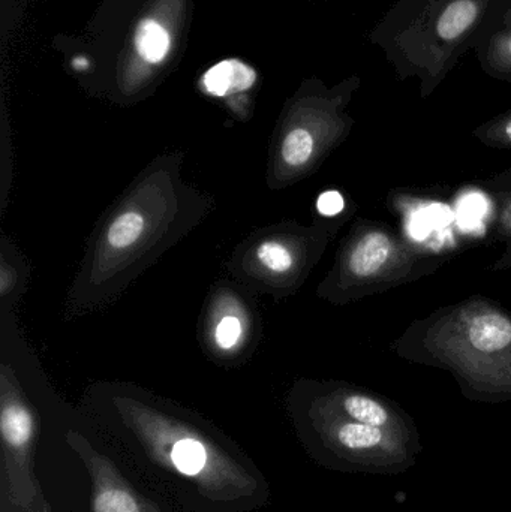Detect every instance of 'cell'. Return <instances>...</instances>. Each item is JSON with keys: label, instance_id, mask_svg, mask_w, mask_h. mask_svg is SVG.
Returning a JSON list of instances; mask_svg holds the SVG:
<instances>
[{"label": "cell", "instance_id": "obj_16", "mask_svg": "<svg viewBox=\"0 0 511 512\" xmlns=\"http://www.w3.org/2000/svg\"><path fill=\"white\" fill-rule=\"evenodd\" d=\"M344 206V198L336 191L324 192L317 201L318 212L324 216L339 215L344 210Z\"/></svg>", "mask_w": 511, "mask_h": 512}, {"label": "cell", "instance_id": "obj_17", "mask_svg": "<svg viewBox=\"0 0 511 512\" xmlns=\"http://www.w3.org/2000/svg\"><path fill=\"white\" fill-rule=\"evenodd\" d=\"M494 23L500 24L506 29H511V0H501Z\"/></svg>", "mask_w": 511, "mask_h": 512}, {"label": "cell", "instance_id": "obj_7", "mask_svg": "<svg viewBox=\"0 0 511 512\" xmlns=\"http://www.w3.org/2000/svg\"><path fill=\"white\" fill-rule=\"evenodd\" d=\"M473 50L486 74L511 81V29L492 21Z\"/></svg>", "mask_w": 511, "mask_h": 512}, {"label": "cell", "instance_id": "obj_6", "mask_svg": "<svg viewBox=\"0 0 511 512\" xmlns=\"http://www.w3.org/2000/svg\"><path fill=\"white\" fill-rule=\"evenodd\" d=\"M257 72L240 59H224L207 69L201 77V89L215 98H227L251 89Z\"/></svg>", "mask_w": 511, "mask_h": 512}, {"label": "cell", "instance_id": "obj_8", "mask_svg": "<svg viewBox=\"0 0 511 512\" xmlns=\"http://www.w3.org/2000/svg\"><path fill=\"white\" fill-rule=\"evenodd\" d=\"M468 339L477 351H501L511 343V322L500 313H482L471 321Z\"/></svg>", "mask_w": 511, "mask_h": 512}, {"label": "cell", "instance_id": "obj_3", "mask_svg": "<svg viewBox=\"0 0 511 512\" xmlns=\"http://www.w3.org/2000/svg\"><path fill=\"white\" fill-rule=\"evenodd\" d=\"M0 441V512H51L36 477L38 421L12 391L2 394Z\"/></svg>", "mask_w": 511, "mask_h": 512}, {"label": "cell", "instance_id": "obj_11", "mask_svg": "<svg viewBox=\"0 0 511 512\" xmlns=\"http://www.w3.org/2000/svg\"><path fill=\"white\" fill-rule=\"evenodd\" d=\"M315 149L312 132L303 126H296L284 137L281 146V156L285 164L297 168L305 165L311 159Z\"/></svg>", "mask_w": 511, "mask_h": 512}, {"label": "cell", "instance_id": "obj_2", "mask_svg": "<svg viewBox=\"0 0 511 512\" xmlns=\"http://www.w3.org/2000/svg\"><path fill=\"white\" fill-rule=\"evenodd\" d=\"M501 0H398L368 38L401 80L419 77L429 95L491 26Z\"/></svg>", "mask_w": 511, "mask_h": 512}, {"label": "cell", "instance_id": "obj_12", "mask_svg": "<svg viewBox=\"0 0 511 512\" xmlns=\"http://www.w3.org/2000/svg\"><path fill=\"white\" fill-rule=\"evenodd\" d=\"M336 441L350 451L369 450L383 441L380 427L362 423H345L336 430Z\"/></svg>", "mask_w": 511, "mask_h": 512}, {"label": "cell", "instance_id": "obj_18", "mask_svg": "<svg viewBox=\"0 0 511 512\" xmlns=\"http://www.w3.org/2000/svg\"><path fill=\"white\" fill-rule=\"evenodd\" d=\"M501 128H503L504 137L511 141V113L509 114V117L501 123Z\"/></svg>", "mask_w": 511, "mask_h": 512}, {"label": "cell", "instance_id": "obj_19", "mask_svg": "<svg viewBox=\"0 0 511 512\" xmlns=\"http://www.w3.org/2000/svg\"><path fill=\"white\" fill-rule=\"evenodd\" d=\"M72 65H74L75 69H78V71H83V69H87V66H89V62H87L86 57H77V59L72 60Z\"/></svg>", "mask_w": 511, "mask_h": 512}, {"label": "cell", "instance_id": "obj_4", "mask_svg": "<svg viewBox=\"0 0 511 512\" xmlns=\"http://www.w3.org/2000/svg\"><path fill=\"white\" fill-rule=\"evenodd\" d=\"M69 447L83 460L90 478V510L92 512H165L158 502L134 489L119 466L99 453L78 433H69Z\"/></svg>", "mask_w": 511, "mask_h": 512}, {"label": "cell", "instance_id": "obj_9", "mask_svg": "<svg viewBox=\"0 0 511 512\" xmlns=\"http://www.w3.org/2000/svg\"><path fill=\"white\" fill-rule=\"evenodd\" d=\"M392 242L383 233H371L360 240L350 258V268L356 276L369 277L378 273L389 259Z\"/></svg>", "mask_w": 511, "mask_h": 512}, {"label": "cell", "instance_id": "obj_1", "mask_svg": "<svg viewBox=\"0 0 511 512\" xmlns=\"http://www.w3.org/2000/svg\"><path fill=\"white\" fill-rule=\"evenodd\" d=\"M116 432L188 510L246 512L269 501L264 475L228 438L204 423L150 408L123 409Z\"/></svg>", "mask_w": 511, "mask_h": 512}, {"label": "cell", "instance_id": "obj_10", "mask_svg": "<svg viewBox=\"0 0 511 512\" xmlns=\"http://www.w3.org/2000/svg\"><path fill=\"white\" fill-rule=\"evenodd\" d=\"M146 231V219L137 210L120 213L107 231V245L113 251H126L132 248Z\"/></svg>", "mask_w": 511, "mask_h": 512}, {"label": "cell", "instance_id": "obj_14", "mask_svg": "<svg viewBox=\"0 0 511 512\" xmlns=\"http://www.w3.org/2000/svg\"><path fill=\"white\" fill-rule=\"evenodd\" d=\"M257 258L272 273H287L293 267V254L279 242H266L258 248Z\"/></svg>", "mask_w": 511, "mask_h": 512}, {"label": "cell", "instance_id": "obj_5", "mask_svg": "<svg viewBox=\"0 0 511 512\" xmlns=\"http://www.w3.org/2000/svg\"><path fill=\"white\" fill-rule=\"evenodd\" d=\"M174 42L176 38L167 21L156 12H150L134 27L132 56L146 68H161L170 59Z\"/></svg>", "mask_w": 511, "mask_h": 512}, {"label": "cell", "instance_id": "obj_15", "mask_svg": "<svg viewBox=\"0 0 511 512\" xmlns=\"http://www.w3.org/2000/svg\"><path fill=\"white\" fill-rule=\"evenodd\" d=\"M216 345L222 351H233L243 339V324L237 316L227 315L216 324L213 331Z\"/></svg>", "mask_w": 511, "mask_h": 512}, {"label": "cell", "instance_id": "obj_13", "mask_svg": "<svg viewBox=\"0 0 511 512\" xmlns=\"http://www.w3.org/2000/svg\"><path fill=\"white\" fill-rule=\"evenodd\" d=\"M344 411L357 423L380 427V429L389 421L386 409L380 403L365 396L347 397L344 400Z\"/></svg>", "mask_w": 511, "mask_h": 512}]
</instances>
